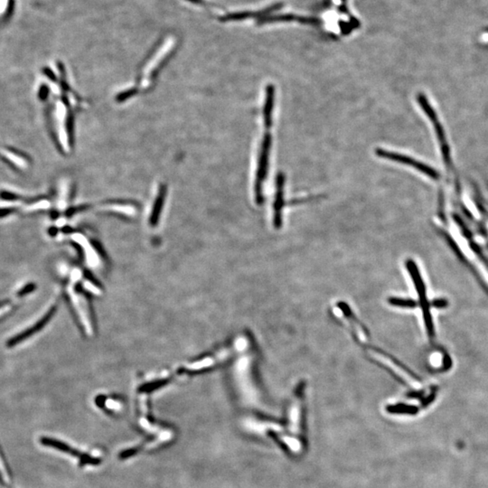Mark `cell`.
<instances>
[{
    "mask_svg": "<svg viewBox=\"0 0 488 488\" xmlns=\"http://www.w3.org/2000/svg\"><path fill=\"white\" fill-rule=\"evenodd\" d=\"M272 145V136L269 132L266 133L261 142V151L258 161L256 179L254 183V193L255 200L258 205H261L263 202V183L266 180L268 168H269V153Z\"/></svg>",
    "mask_w": 488,
    "mask_h": 488,
    "instance_id": "obj_1",
    "label": "cell"
},
{
    "mask_svg": "<svg viewBox=\"0 0 488 488\" xmlns=\"http://www.w3.org/2000/svg\"><path fill=\"white\" fill-rule=\"evenodd\" d=\"M406 267L409 270V274L412 276L413 280V283L415 285L419 299H420V306L422 307L423 310L424 319H425V325L426 328L428 330V333L430 336H433L434 334V327H433V323H432V316H431V311H430V306H428V300H427V296H426V288L424 285L423 280L421 279L420 271L418 269V267L415 265L414 261L412 260L406 261Z\"/></svg>",
    "mask_w": 488,
    "mask_h": 488,
    "instance_id": "obj_2",
    "label": "cell"
},
{
    "mask_svg": "<svg viewBox=\"0 0 488 488\" xmlns=\"http://www.w3.org/2000/svg\"><path fill=\"white\" fill-rule=\"evenodd\" d=\"M337 307L341 310L342 317L345 319L346 323L350 325L355 337L361 343H366L369 339V334L366 328H364L359 320L357 319L356 315L353 313L352 309L349 308L345 303L340 302L337 304Z\"/></svg>",
    "mask_w": 488,
    "mask_h": 488,
    "instance_id": "obj_3",
    "label": "cell"
},
{
    "mask_svg": "<svg viewBox=\"0 0 488 488\" xmlns=\"http://www.w3.org/2000/svg\"><path fill=\"white\" fill-rule=\"evenodd\" d=\"M284 185H285V175L282 172L277 174L276 193L273 207V224L276 229H280L282 225V209L284 206Z\"/></svg>",
    "mask_w": 488,
    "mask_h": 488,
    "instance_id": "obj_4",
    "label": "cell"
},
{
    "mask_svg": "<svg viewBox=\"0 0 488 488\" xmlns=\"http://www.w3.org/2000/svg\"><path fill=\"white\" fill-rule=\"evenodd\" d=\"M375 152H376V155L380 157V158H382V159H389V160H393V161H396V162L402 163L405 165H409L411 167H416L419 170L422 171L423 173L428 174V175H435V173L432 169H430L428 167L424 166L420 163L417 162L414 159L408 158L406 155H401V154H398L395 152L387 151V150L381 149V148H377Z\"/></svg>",
    "mask_w": 488,
    "mask_h": 488,
    "instance_id": "obj_5",
    "label": "cell"
},
{
    "mask_svg": "<svg viewBox=\"0 0 488 488\" xmlns=\"http://www.w3.org/2000/svg\"><path fill=\"white\" fill-rule=\"evenodd\" d=\"M274 101H275V87L272 84H269L266 88L265 103L263 108V123L267 129H270L272 126Z\"/></svg>",
    "mask_w": 488,
    "mask_h": 488,
    "instance_id": "obj_6",
    "label": "cell"
},
{
    "mask_svg": "<svg viewBox=\"0 0 488 488\" xmlns=\"http://www.w3.org/2000/svg\"><path fill=\"white\" fill-rule=\"evenodd\" d=\"M0 488H16L8 460L0 446Z\"/></svg>",
    "mask_w": 488,
    "mask_h": 488,
    "instance_id": "obj_7",
    "label": "cell"
},
{
    "mask_svg": "<svg viewBox=\"0 0 488 488\" xmlns=\"http://www.w3.org/2000/svg\"><path fill=\"white\" fill-rule=\"evenodd\" d=\"M52 314H53V310L50 311L48 314H46V316H45L40 321H38L37 324H35L34 326L28 328V330L25 331L23 333L19 334L17 336H15V337H13L12 339L8 341V346H9V347L15 346V344H18V343L22 342V341L26 340L27 338H29L32 335H34V334L36 333L38 331H40L41 328H43V327L46 325V323L49 321L50 318L52 317Z\"/></svg>",
    "mask_w": 488,
    "mask_h": 488,
    "instance_id": "obj_8",
    "label": "cell"
},
{
    "mask_svg": "<svg viewBox=\"0 0 488 488\" xmlns=\"http://www.w3.org/2000/svg\"><path fill=\"white\" fill-rule=\"evenodd\" d=\"M388 412L391 413H396V414H409V415H415L419 413V409L416 406H412V405L406 404H396L391 405L388 408Z\"/></svg>",
    "mask_w": 488,
    "mask_h": 488,
    "instance_id": "obj_9",
    "label": "cell"
},
{
    "mask_svg": "<svg viewBox=\"0 0 488 488\" xmlns=\"http://www.w3.org/2000/svg\"><path fill=\"white\" fill-rule=\"evenodd\" d=\"M389 303L394 307H403V308H414L417 307L416 301L413 299H401V298H391Z\"/></svg>",
    "mask_w": 488,
    "mask_h": 488,
    "instance_id": "obj_10",
    "label": "cell"
},
{
    "mask_svg": "<svg viewBox=\"0 0 488 488\" xmlns=\"http://www.w3.org/2000/svg\"><path fill=\"white\" fill-rule=\"evenodd\" d=\"M434 399H435V395H434V394L430 395V396L423 401L422 407H427V406H428V405L432 403V401H434Z\"/></svg>",
    "mask_w": 488,
    "mask_h": 488,
    "instance_id": "obj_11",
    "label": "cell"
},
{
    "mask_svg": "<svg viewBox=\"0 0 488 488\" xmlns=\"http://www.w3.org/2000/svg\"><path fill=\"white\" fill-rule=\"evenodd\" d=\"M446 305V302L445 300L443 299H439V300H435L433 302V306L436 307H444Z\"/></svg>",
    "mask_w": 488,
    "mask_h": 488,
    "instance_id": "obj_12",
    "label": "cell"
},
{
    "mask_svg": "<svg viewBox=\"0 0 488 488\" xmlns=\"http://www.w3.org/2000/svg\"><path fill=\"white\" fill-rule=\"evenodd\" d=\"M188 1H191V2H193V3H198V2H200V0H188Z\"/></svg>",
    "mask_w": 488,
    "mask_h": 488,
    "instance_id": "obj_13",
    "label": "cell"
}]
</instances>
